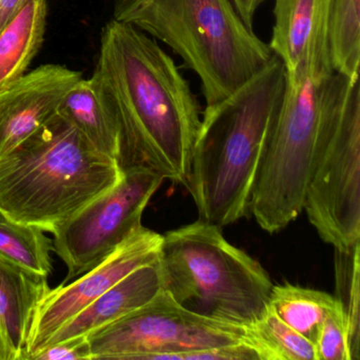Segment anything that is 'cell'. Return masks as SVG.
<instances>
[{
	"mask_svg": "<svg viewBox=\"0 0 360 360\" xmlns=\"http://www.w3.org/2000/svg\"><path fill=\"white\" fill-rule=\"evenodd\" d=\"M91 79L119 130L121 169L148 168L186 187L201 107L172 56L112 18L101 34Z\"/></svg>",
	"mask_w": 360,
	"mask_h": 360,
	"instance_id": "1",
	"label": "cell"
},
{
	"mask_svg": "<svg viewBox=\"0 0 360 360\" xmlns=\"http://www.w3.org/2000/svg\"><path fill=\"white\" fill-rule=\"evenodd\" d=\"M285 86V68L273 54L239 89L206 106L186 186L200 220L222 229L250 214L259 160Z\"/></svg>",
	"mask_w": 360,
	"mask_h": 360,
	"instance_id": "2",
	"label": "cell"
},
{
	"mask_svg": "<svg viewBox=\"0 0 360 360\" xmlns=\"http://www.w3.org/2000/svg\"><path fill=\"white\" fill-rule=\"evenodd\" d=\"M123 176L62 115L0 157V210L22 224L53 233Z\"/></svg>",
	"mask_w": 360,
	"mask_h": 360,
	"instance_id": "3",
	"label": "cell"
},
{
	"mask_svg": "<svg viewBox=\"0 0 360 360\" xmlns=\"http://www.w3.org/2000/svg\"><path fill=\"white\" fill-rule=\"evenodd\" d=\"M113 20L180 56L201 81L206 106L233 94L273 58L231 0H117Z\"/></svg>",
	"mask_w": 360,
	"mask_h": 360,
	"instance_id": "4",
	"label": "cell"
},
{
	"mask_svg": "<svg viewBox=\"0 0 360 360\" xmlns=\"http://www.w3.org/2000/svg\"><path fill=\"white\" fill-rule=\"evenodd\" d=\"M159 261L164 290L197 315L248 326L269 307V273L217 225L199 219L167 231Z\"/></svg>",
	"mask_w": 360,
	"mask_h": 360,
	"instance_id": "5",
	"label": "cell"
},
{
	"mask_svg": "<svg viewBox=\"0 0 360 360\" xmlns=\"http://www.w3.org/2000/svg\"><path fill=\"white\" fill-rule=\"evenodd\" d=\"M335 73H286L279 110L259 160L250 214L263 231L285 229L303 212L324 110Z\"/></svg>",
	"mask_w": 360,
	"mask_h": 360,
	"instance_id": "6",
	"label": "cell"
},
{
	"mask_svg": "<svg viewBox=\"0 0 360 360\" xmlns=\"http://www.w3.org/2000/svg\"><path fill=\"white\" fill-rule=\"evenodd\" d=\"M303 210L335 250L360 242V86L335 73Z\"/></svg>",
	"mask_w": 360,
	"mask_h": 360,
	"instance_id": "7",
	"label": "cell"
},
{
	"mask_svg": "<svg viewBox=\"0 0 360 360\" xmlns=\"http://www.w3.org/2000/svg\"><path fill=\"white\" fill-rule=\"evenodd\" d=\"M246 326L197 315L162 290L144 307L91 333L92 359L174 360V354L246 341Z\"/></svg>",
	"mask_w": 360,
	"mask_h": 360,
	"instance_id": "8",
	"label": "cell"
},
{
	"mask_svg": "<svg viewBox=\"0 0 360 360\" xmlns=\"http://www.w3.org/2000/svg\"><path fill=\"white\" fill-rule=\"evenodd\" d=\"M164 179L145 167L123 170L115 187L53 231L54 252L68 269V283L100 264L142 226V216Z\"/></svg>",
	"mask_w": 360,
	"mask_h": 360,
	"instance_id": "9",
	"label": "cell"
},
{
	"mask_svg": "<svg viewBox=\"0 0 360 360\" xmlns=\"http://www.w3.org/2000/svg\"><path fill=\"white\" fill-rule=\"evenodd\" d=\"M163 235L141 226L100 264L70 283L50 288L37 309L24 360L45 347L54 333L134 269L159 259Z\"/></svg>",
	"mask_w": 360,
	"mask_h": 360,
	"instance_id": "10",
	"label": "cell"
},
{
	"mask_svg": "<svg viewBox=\"0 0 360 360\" xmlns=\"http://www.w3.org/2000/svg\"><path fill=\"white\" fill-rule=\"evenodd\" d=\"M82 77L63 65H41L0 92V157L53 120Z\"/></svg>",
	"mask_w": 360,
	"mask_h": 360,
	"instance_id": "11",
	"label": "cell"
},
{
	"mask_svg": "<svg viewBox=\"0 0 360 360\" xmlns=\"http://www.w3.org/2000/svg\"><path fill=\"white\" fill-rule=\"evenodd\" d=\"M336 0H275L269 47L286 73H333L328 31Z\"/></svg>",
	"mask_w": 360,
	"mask_h": 360,
	"instance_id": "12",
	"label": "cell"
},
{
	"mask_svg": "<svg viewBox=\"0 0 360 360\" xmlns=\"http://www.w3.org/2000/svg\"><path fill=\"white\" fill-rule=\"evenodd\" d=\"M163 290L159 259L128 274L52 335L45 347L91 333L150 302ZM43 347V349H44Z\"/></svg>",
	"mask_w": 360,
	"mask_h": 360,
	"instance_id": "13",
	"label": "cell"
},
{
	"mask_svg": "<svg viewBox=\"0 0 360 360\" xmlns=\"http://www.w3.org/2000/svg\"><path fill=\"white\" fill-rule=\"evenodd\" d=\"M47 278L0 259V359L24 360Z\"/></svg>",
	"mask_w": 360,
	"mask_h": 360,
	"instance_id": "14",
	"label": "cell"
},
{
	"mask_svg": "<svg viewBox=\"0 0 360 360\" xmlns=\"http://www.w3.org/2000/svg\"><path fill=\"white\" fill-rule=\"evenodd\" d=\"M47 0H25L0 31V92L22 79L45 39Z\"/></svg>",
	"mask_w": 360,
	"mask_h": 360,
	"instance_id": "15",
	"label": "cell"
},
{
	"mask_svg": "<svg viewBox=\"0 0 360 360\" xmlns=\"http://www.w3.org/2000/svg\"><path fill=\"white\" fill-rule=\"evenodd\" d=\"M58 115L70 122L96 150L117 163L119 130L91 77H82L71 88L58 109Z\"/></svg>",
	"mask_w": 360,
	"mask_h": 360,
	"instance_id": "16",
	"label": "cell"
},
{
	"mask_svg": "<svg viewBox=\"0 0 360 360\" xmlns=\"http://www.w3.org/2000/svg\"><path fill=\"white\" fill-rule=\"evenodd\" d=\"M339 303L332 295L285 283L273 285L269 307L292 330L315 345L328 314Z\"/></svg>",
	"mask_w": 360,
	"mask_h": 360,
	"instance_id": "17",
	"label": "cell"
},
{
	"mask_svg": "<svg viewBox=\"0 0 360 360\" xmlns=\"http://www.w3.org/2000/svg\"><path fill=\"white\" fill-rule=\"evenodd\" d=\"M52 250L53 241L43 229L18 222L0 210V259L48 277Z\"/></svg>",
	"mask_w": 360,
	"mask_h": 360,
	"instance_id": "18",
	"label": "cell"
},
{
	"mask_svg": "<svg viewBox=\"0 0 360 360\" xmlns=\"http://www.w3.org/2000/svg\"><path fill=\"white\" fill-rule=\"evenodd\" d=\"M245 340L260 360H316L314 343L284 323L269 307L260 319L246 326Z\"/></svg>",
	"mask_w": 360,
	"mask_h": 360,
	"instance_id": "19",
	"label": "cell"
},
{
	"mask_svg": "<svg viewBox=\"0 0 360 360\" xmlns=\"http://www.w3.org/2000/svg\"><path fill=\"white\" fill-rule=\"evenodd\" d=\"M359 5L360 0H336L328 31L333 71L352 81L359 79Z\"/></svg>",
	"mask_w": 360,
	"mask_h": 360,
	"instance_id": "20",
	"label": "cell"
},
{
	"mask_svg": "<svg viewBox=\"0 0 360 360\" xmlns=\"http://www.w3.org/2000/svg\"><path fill=\"white\" fill-rule=\"evenodd\" d=\"M336 299L345 317L351 360L360 359V242L335 250Z\"/></svg>",
	"mask_w": 360,
	"mask_h": 360,
	"instance_id": "21",
	"label": "cell"
},
{
	"mask_svg": "<svg viewBox=\"0 0 360 360\" xmlns=\"http://www.w3.org/2000/svg\"><path fill=\"white\" fill-rule=\"evenodd\" d=\"M314 345L316 360H351L347 321L340 305L328 314Z\"/></svg>",
	"mask_w": 360,
	"mask_h": 360,
	"instance_id": "22",
	"label": "cell"
},
{
	"mask_svg": "<svg viewBox=\"0 0 360 360\" xmlns=\"http://www.w3.org/2000/svg\"><path fill=\"white\" fill-rule=\"evenodd\" d=\"M92 360L87 336L75 337L53 343L37 352L31 360Z\"/></svg>",
	"mask_w": 360,
	"mask_h": 360,
	"instance_id": "23",
	"label": "cell"
},
{
	"mask_svg": "<svg viewBox=\"0 0 360 360\" xmlns=\"http://www.w3.org/2000/svg\"><path fill=\"white\" fill-rule=\"evenodd\" d=\"M246 26L252 29L255 14L265 0H231Z\"/></svg>",
	"mask_w": 360,
	"mask_h": 360,
	"instance_id": "24",
	"label": "cell"
},
{
	"mask_svg": "<svg viewBox=\"0 0 360 360\" xmlns=\"http://www.w3.org/2000/svg\"><path fill=\"white\" fill-rule=\"evenodd\" d=\"M25 0H0V31L13 18Z\"/></svg>",
	"mask_w": 360,
	"mask_h": 360,
	"instance_id": "25",
	"label": "cell"
},
{
	"mask_svg": "<svg viewBox=\"0 0 360 360\" xmlns=\"http://www.w3.org/2000/svg\"><path fill=\"white\" fill-rule=\"evenodd\" d=\"M0 360H1V359H0Z\"/></svg>",
	"mask_w": 360,
	"mask_h": 360,
	"instance_id": "26",
	"label": "cell"
}]
</instances>
